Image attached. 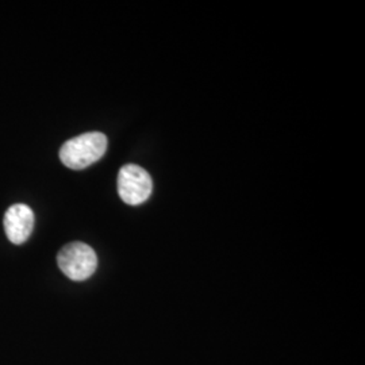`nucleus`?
Segmentation results:
<instances>
[{"label": "nucleus", "mask_w": 365, "mask_h": 365, "mask_svg": "<svg viewBox=\"0 0 365 365\" xmlns=\"http://www.w3.org/2000/svg\"><path fill=\"white\" fill-rule=\"evenodd\" d=\"M107 145L108 141L103 133H84L61 146L60 160L66 168L84 170L105 156Z\"/></svg>", "instance_id": "1"}, {"label": "nucleus", "mask_w": 365, "mask_h": 365, "mask_svg": "<svg viewBox=\"0 0 365 365\" xmlns=\"http://www.w3.org/2000/svg\"><path fill=\"white\" fill-rule=\"evenodd\" d=\"M57 264L68 279L83 282L95 274L98 256L90 245L84 242H71L58 252Z\"/></svg>", "instance_id": "2"}, {"label": "nucleus", "mask_w": 365, "mask_h": 365, "mask_svg": "<svg viewBox=\"0 0 365 365\" xmlns=\"http://www.w3.org/2000/svg\"><path fill=\"white\" fill-rule=\"evenodd\" d=\"M153 182L148 170L135 164L123 165L118 173V194L130 206L143 205L152 195Z\"/></svg>", "instance_id": "3"}, {"label": "nucleus", "mask_w": 365, "mask_h": 365, "mask_svg": "<svg viewBox=\"0 0 365 365\" xmlns=\"http://www.w3.org/2000/svg\"><path fill=\"white\" fill-rule=\"evenodd\" d=\"M34 229V212L26 205L16 203L6 211L4 230L7 238L15 244L22 245Z\"/></svg>", "instance_id": "4"}]
</instances>
